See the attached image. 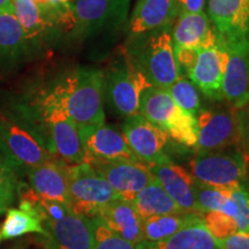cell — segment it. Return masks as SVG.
Returning a JSON list of instances; mask_svg holds the SVG:
<instances>
[{
  "mask_svg": "<svg viewBox=\"0 0 249 249\" xmlns=\"http://www.w3.org/2000/svg\"><path fill=\"white\" fill-rule=\"evenodd\" d=\"M105 75L95 68H77L65 76L49 97L58 103L71 120L81 126L105 123Z\"/></svg>",
  "mask_w": 249,
  "mask_h": 249,
  "instance_id": "cell-1",
  "label": "cell"
},
{
  "mask_svg": "<svg viewBox=\"0 0 249 249\" xmlns=\"http://www.w3.org/2000/svg\"><path fill=\"white\" fill-rule=\"evenodd\" d=\"M124 55L150 86L167 89L182 75L174 53L171 26L129 38Z\"/></svg>",
  "mask_w": 249,
  "mask_h": 249,
  "instance_id": "cell-2",
  "label": "cell"
},
{
  "mask_svg": "<svg viewBox=\"0 0 249 249\" xmlns=\"http://www.w3.org/2000/svg\"><path fill=\"white\" fill-rule=\"evenodd\" d=\"M139 113L163 129L170 139L187 147L195 148L197 142L196 117L181 110L166 89L154 86L145 87L140 96Z\"/></svg>",
  "mask_w": 249,
  "mask_h": 249,
  "instance_id": "cell-3",
  "label": "cell"
},
{
  "mask_svg": "<svg viewBox=\"0 0 249 249\" xmlns=\"http://www.w3.org/2000/svg\"><path fill=\"white\" fill-rule=\"evenodd\" d=\"M189 166L195 180L217 188L245 185L249 177V157L240 145L196 154Z\"/></svg>",
  "mask_w": 249,
  "mask_h": 249,
  "instance_id": "cell-4",
  "label": "cell"
},
{
  "mask_svg": "<svg viewBox=\"0 0 249 249\" xmlns=\"http://www.w3.org/2000/svg\"><path fill=\"white\" fill-rule=\"evenodd\" d=\"M68 192L71 210L88 218L97 217L118 197L107 180L87 163L68 165Z\"/></svg>",
  "mask_w": 249,
  "mask_h": 249,
  "instance_id": "cell-5",
  "label": "cell"
},
{
  "mask_svg": "<svg viewBox=\"0 0 249 249\" xmlns=\"http://www.w3.org/2000/svg\"><path fill=\"white\" fill-rule=\"evenodd\" d=\"M42 225L44 233L38 240L44 249H93L91 218L74 213L71 208L43 218Z\"/></svg>",
  "mask_w": 249,
  "mask_h": 249,
  "instance_id": "cell-6",
  "label": "cell"
},
{
  "mask_svg": "<svg viewBox=\"0 0 249 249\" xmlns=\"http://www.w3.org/2000/svg\"><path fill=\"white\" fill-rule=\"evenodd\" d=\"M130 0H73L68 30L75 37L88 36L107 27H117L128 15Z\"/></svg>",
  "mask_w": 249,
  "mask_h": 249,
  "instance_id": "cell-7",
  "label": "cell"
},
{
  "mask_svg": "<svg viewBox=\"0 0 249 249\" xmlns=\"http://www.w3.org/2000/svg\"><path fill=\"white\" fill-rule=\"evenodd\" d=\"M196 154H204L239 145L235 111L229 104L227 107L201 110L196 116Z\"/></svg>",
  "mask_w": 249,
  "mask_h": 249,
  "instance_id": "cell-8",
  "label": "cell"
},
{
  "mask_svg": "<svg viewBox=\"0 0 249 249\" xmlns=\"http://www.w3.org/2000/svg\"><path fill=\"white\" fill-rule=\"evenodd\" d=\"M150 86L145 77L130 64L126 55L110 67L105 75V91L112 107L124 117L139 113L140 96Z\"/></svg>",
  "mask_w": 249,
  "mask_h": 249,
  "instance_id": "cell-9",
  "label": "cell"
},
{
  "mask_svg": "<svg viewBox=\"0 0 249 249\" xmlns=\"http://www.w3.org/2000/svg\"><path fill=\"white\" fill-rule=\"evenodd\" d=\"M43 119L49 129L52 147L68 165L85 163V151L79 127L58 103L46 96L42 104Z\"/></svg>",
  "mask_w": 249,
  "mask_h": 249,
  "instance_id": "cell-10",
  "label": "cell"
},
{
  "mask_svg": "<svg viewBox=\"0 0 249 249\" xmlns=\"http://www.w3.org/2000/svg\"><path fill=\"white\" fill-rule=\"evenodd\" d=\"M85 163L97 165L117 160H139L127 144L124 134L107 124L79 127ZM141 161V160H140Z\"/></svg>",
  "mask_w": 249,
  "mask_h": 249,
  "instance_id": "cell-11",
  "label": "cell"
},
{
  "mask_svg": "<svg viewBox=\"0 0 249 249\" xmlns=\"http://www.w3.org/2000/svg\"><path fill=\"white\" fill-rule=\"evenodd\" d=\"M123 134L130 150L143 163L151 165L167 158L164 149L170 136L140 113L126 117Z\"/></svg>",
  "mask_w": 249,
  "mask_h": 249,
  "instance_id": "cell-12",
  "label": "cell"
},
{
  "mask_svg": "<svg viewBox=\"0 0 249 249\" xmlns=\"http://www.w3.org/2000/svg\"><path fill=\"white\" fill-rule=\"evenodd\" d=\"M227 60L229 52L219 39L216 46L197 50L195 60L186 73L204 96L213 101H222L223 79Z\"/></svg>",
  "mask_w": 249,
  "mask_h": 249,
  "instance_id": "cell-13",
  "label": "cell"
},
{
  "mask_svg": "<svg viewBox=\"0 0 249 249\" xmlns=\"http://www.w3.org/2000/svg\"><path fill=\"white\" fill-rule=\"evenodd\" d=\"M0 142L15 160L31 167L53 158L40 140L15 120L0 116Z\"/></svg>",
  "mask_w": 249,
  "mask_h": 249,
  "instance_id": "cell-14",
  "label": "cell"
},
{
  "mask_svg": "<svg viewBox=\"0 0 249 249\" xmlns=\"http://www.w3.org/2000/svg\"><path fill=\"white\" fill-rule=\"evenodd\" d=\"M205 8L223 44L249 38V0H207Z\"/></svg>",
  "mask_w": 249,
  "mask_h": 249,
  "instance_id": "cell-15",
  "label": "cell"
},
{
  "mask_svg": "<svg viewBox=\"0 0 249 249\" xmlns=\"http://www.w3.org/2000/svg\"><path fill=\"white\" fill-rule=\"evenodd\" d=\"M92 167L107 180L118 197L130 202L155 179L150 166L140 160L108 161Z\"/></svg>",
  "mask_w": 249,
  "mask_h": 249,
  "instance_id": "cell-16",
  "label": "cell"
},
{
  "mask_svg": "<svg viewBox=\"0 0 249 249\" xmlns=\"http://www.w3.org/2000/svg\"><path fill=\"white\" fill-rule=\"evenodd\" d=\"M229 52L223 79V97L238 110L249 103V38L224 44Z\"/></svg>",
  "mask_w": 249,
  "mask_h": 249,
  "instance_id": "cell-17",
  "label": "cell"
},
{
  "mask_svg": "<svg viewBox=\"0 0 249 249\" xmlns=\"http://www.w3.org/2000/svg\"><path fill=\"white\" fill-rule=\"evenodd\" d=\"M173 49H209L219 43L213 24L205 12L177 15L171 24Z\"/></svg>",
  "mask_w": 249,
  "mask_h": 249,
  "instance_id": "cell-18",
  "label": "cell"
},
{
  "mask_svg": "<svg viewBox=\"0 0 249 249\" xmlns=\"http://www.w3.org/2000/svg\"><path fill=\"white\" fill-rule=\"evenodd\" d=\"M154 178L160 182L166 194L187 213L203 214L196 203L193 181L194 178L182 166L174 164L169 157L149 165Z\"/></svg>",
  "mask_w": 249,
  "mask_h": 249,
  "instance_id": "cell-19",
  "label": "cell"
},
{
  "mask_svg": "<svg viewBox=\"0 0 249 249\" xmlns=\"http://www.w3.org/2000/svg\"><path fill=\"white\" fill-rule=\"evenodd\" d=\"M31 191L39 197L60 202L70 207L68 192V164L52 158L29 169Z\"/></svg>",
  "mask_w": 249,
  "mask_h": 249,
  "instance_id": "cell-20",
  "label": "cell"
},
{
  "mask_svg": "<svg viewBox=\"0 0 249 249\" xmlns=\"http://www.w3.org/2000/svg\"><path fill=\"white\" fill-rule=\"evenodd\" d=\"M176 17V0H136L129 18V38L170 27Z\"/></svg>",
  "mask_w": 249,
  "mask_h": 249,
  "instance_id": "cell-21",
  "label": "cell"
},
{
  "mask_svg": "<svg viewBox=\"0 0 249 249\" xmlns=\"http://www.w3.org/2000/svg\"><path fill=\"white\" fill-rule=\"evenodd\" d=\"M97 218L112 232L117 233L130 244L142 241V219L133 202L117 197L103 209Z\"/></svg>",
  "mask_w": 249,
  "mask_h": 249,
  "instance_id": "cell-22",
  "label": "cell"
},
{
  "mask_svg": "<svg viewBox=\"0 0 249 249\" xmlns=\"http://www.w3.org/2000/svg\"><path fill=\"white\" fill-rule=\"evenodd\" d=\"M135 249H220V241L214 239L203 223L186 227L161 241H141Z\"/></svg>",
  "mask_w": 249,
  "mask_h": 249,
  "instance_id": "cell-23",
  "label": "cell"
},
{
  "mask_svg": "<svg viewBox=\"0 0 249 249\" xmlns=\"http://www.w3.org/2000/svg\"><path fill=\"white\" fill-rule=\"evenodd\" d=\"M203 223L201 214L173 213L142 219V241L156 242L169 239L186 227Z\"/></svg>",
  "mask_w": 249,
  "mask_h": 249,
  "instance_id": "cell-24",
  "label": "cell"
},
{
  "mask_svg": "<svg viewBox=\"0 0 249 249\" xmlns=\"http://www.w3.org/2000/svg\"><path fill=\"white\" fill-rule=\"evenodd\" d=\"M133 204L141 219L163 214L187 213L166 194L156 179L134 197Z\"/></svg>",
  "mask_w": 249,
  "mask_h": 249,
  "instance_id": "cell-25",
  "label": "cell"
},
{
  "mask_svg": "<svg viewBox=\"0 0 249 249\" xmlns=\"http://www.w3.org/2000/svg\"><path fill=\"white\" fill-rule=\"evenodd\" d=\"M28 233L43 234L44 229L42 225V218L35 207L31 202L22 197L20 208L7 210L0 230V235L2 239H14Z\"/></svg>",
  "mask_w": 249,
  "mask_h": 249,
  "instance_id": "cell-26",
  "label": "cell"
},
{
  "mask_svg": "<svg viewBox=\"0 0 249 249\" xmlns=\"http://www.w3.org/2000/svg\"><path fill=\"white\" fill-rule=\"evenodd\" d=\"M27 37L14 8H0V57H17L27 45Z\"/></svg>",
  "mask_w": 249,
  "mask_h": 249,
  "instance_id": "cell-27",
  "label": "cell"
},
{
  "mask_svg": "<svg viewBox=\"0 0 249 249\" xmlns=\"http://www.w3.org/2000/svg\"><path fill=\"white\" fill-rule=\"evenodd\" d=\"M193 192H194L196 203L203 213L218 211V213L229 214L234 220L238 217V205L227 194L226 188H217V187L205 185L194 179Z\"/></svg>",
  "mask_w": 249,
  "mask_h": 249,
  "instance_id": "cell-28",
  "label": "cell"
},
{
  "mask_svg": "<svg viewBox=\"0 0 249 249\" xmlns=\"http://www.w3.org/2000/svg\"><path fill=\"white\" fill-rule=\"evenodd\" d=\"M167 92L172 97L178 107L181 110L188 112L196 117L200 112L201 108V97H200V90L197 89L194 83L191 80L187 79L183 75L179 77L173 85H171L166 89Z\"/></svg>",
  "mask_w": 249,
  "mask_h": 249,
  "instance_id": "cell-29",
  "label": "cell"
},
{
  "mask_svg": "<svg viewBox=\"0 0 249 249\" xmlns=\"http://www.w3.org/2000/svg\"><path fill=\"white\" fill-rule=\"evenodd\" d=\"M93 225V249H135V245L112 232L97 217L91 218Z\"/></svg>",
  "mask_w": 249,
  "mask_h": 249,
  "instance_id": "cell-30",
  "label": "cell"
},
{
  "mask_svg": "<svg viewBox=\"0 0 249 249\" xmlns=\"http://www.w3.org/2000/svg\"><path fill=\"white\" fill-rule=\"evenodd\" d=\"M202 219L210 234L219 241L239 231L235 220L229 214L223 213H218V211L204 213L202 214Z\"/></svg>",
  "mask_w": 249,
  "mask_h": 249,
  "instance_id": "cell-31",
  "label": "cell"
},
{
  "mask_svg": "<svg viewBox=\"0 0 249 249\" xmlns=\"http://www.w3.org/2000/svg\"><path fill=\"white\" fill-rule=\"evenodd\" d=\"M73 0H46V5L54 24L70 28L71 7Z\"/></svg>",
  "mask_w": 249,
  "mask_h": 249,
  "instance_id": "cell-32",
  "label": "cell"
},
{
  "mask_svg": "<svg viewBox=\"0 0 249 249\" xmlns=\"http://www.w3.org/2000/svg\"><path fill=\"white\" fill-rule=\"evenodd\" d=\"M234 111L239 130V145L249 157V103Z\"/></svg>",
  "mask_w": 249,
  "mask_h": 249,
  "instance_id": "cell-33",
  "label": "cell"
},
{
  "mask_svg": "<svg viewBox=\"0 0 249 249\" xmlns=\"http://www.w3.org/2000/svg\"><path fill=\"white\" fill-rule=\"evenodd\" d=\"M15 189L14 176L11 170L0 161V202L8 205L13 200Z\"/></svg>",
  "mask_w": 249,
  "mask_h": 249,
  "instance_id": "cell-34",
  "label": "cell"
},
{
  "mask_svg": "<svg viewBox=\"0 0 249 249\" xmlns=\"http://www.w3.org/2000/svg\"><path fill=\"white\" fill-rule=\"evenodd\" d=\"M220 249H249V233L238 231L220 241Z\"/></svg>",
  "mask_w": 249,
  "mask_h": 249,
  "instance_id": "cell-35",
  "label": "cell"
},
{
  "mask_svg": "<svg viewBox=\"0 0 249 249\" xmlns=\"http://www.w3.org/2000/svg\"><path fill=\"white\" fill-rule=\"evenodd\" d=\"M205 2L207 0H176L177 15L204 12Z\"/></svg>",
  "mask_w": 249,
  "mask_h": 249,
  "instance_id": "cell-36",
  "label": "cell"
},
{
  "mask_svg": "<svg viewBox=\"0 0 249 249\" xmlns=\"http://www.w3.org/2000/svg\"><path fill=\"white\" fill-rule=\"evenodd\" d=\"M12 0H0V8H12Z\"/></svg>",
  "mask_w": 249,
  "mask_h": 249,
  "instance_id": "cell-37",
  "label": "cell"
},
{
  "mask_svg": "<svg viewBox=\"0 0 249 249\" xmlns=\"http://www.w3.org/2000/svg\"><path fill=\"white\" fill-rule=\"evenodd\" d=\"M4 211H7V205H5L2 202H0V213H4Z\"/></svg>",
  "mask_w": 249,
  "mask_h": 249,
  "instance_id": "cell-38",
  "label": "cell"
},
{
  "mask_svg": "<svg viewBox=\"0 0 249 249\" xmlns=\"http://www.w3.org/2000/svg\"><path fill=\"white\" fill-rule=\"evenodd\" d=\"M245 188L247 189V192H248V194H249V177L247 178V180H246V182H245Z\"/></svg>",
  "mask_w": 249,
  "mask_h": 249,
  "instance_id": "cell-39",
  "label": "cell"
},
{
  "mask_svg": "<svg viewBox=\"0 0 249 249\" xmlns=\"http://www.w3.org/2000/svg\"><path fill=\"white\" fill-rule=\"evenodd\" d=\"M0 240H1V235H0Z\"/></svg>",
  "mask_w": 249,
  "mask_h": 249,
  "instance_id": "cell-40",
  "label": "cell"
}]
</instances>
